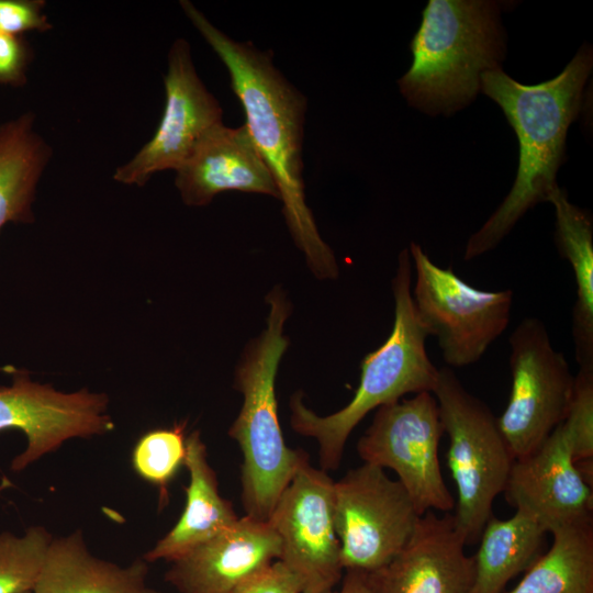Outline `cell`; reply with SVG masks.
Listing matches in <instances>:
<instances>
[{
	"mask_svg": "<svg viewBox=\"0 0 593 593\" xmlns=\"http://www.w3.org/2000/svg\"><path fill=\"white\" fill-rule=\"evenodd\" d=\"M24 593H32V592H24Z\"/></svg>",
	"mask_w": 593,
	"mask_h": 593,
	"instance_id": "obj_33",
	"label": "cell"
},
{
	"mask_svg": "<svg viewBox=\"0 0 593 593\" xmlns=\"http://www.w3.org/2000/svg\"><path fill=\"white\" fill-rule=\"evenodd\" d=\"M592 522L551 529L550 548L507 593H593Z\"/></svg>",
	"mask_w": 593,
	"mask_h": 593,
	"instance_id": "obj_23",
	"label": "cell"
},
{
	"mask_svg": "<svg viewBox=\"0 0 593 593\" xmlns=\"http://www.w3.org/2000/svg\"><path fill=\"white\" fill-rule=\"evenodd\" d=\"M592 66V48L583 45L557 77L540 83L517 82L501 67L482 74L480 90L501 107L515 131L519 160L508 194L468 239L465 260L494 249L529 209L547 202L558 187L567 132L580 112Z\"/></svg>",
	"mask_w": 593,
	"mask_h": 593,
	"instance_id": "obj_2",
	"label": "cell"
},
{
	"mask_svg": "<svg viewBox=\"0 0 593 593\" xmlns=\"http://www.w3.org/2000/svg\"><path fill=\"white\" fill-rule=\"evenodd\" d=\"M413 63L402 96L428 114H451L480 91L483 72L505 55L499 5L485 0H429L411 42Z\"/></svg>",
	"mask_w": 593,
	"mask_h": 593,
	"instance_id": "obj_5",
	"label": "cell"
},
{
	"mask_svg": "<svg viewBox=\"0 0 593 593\" xmlns=\"http://www.w3.org/2000/svg\"><path fill=\"white\" fill-rule=\"evenodd\" d=\"M266 301V327L247 344L235 370L234 388L242 394L243 403L228 430L243 455L245 515L265 522L280 494L309 462L304 451L286 444L276 396L277 371L289 346L283 328L291 304L280 287L273 288Z\"/></svg>",
	"mask_w": 593,
	"mask_h": 593,
	"instance_id": "obj_4",
	"label": "cell"
},
{
	"mask_svg": "<svg viewBox=\"0 0 593 593\" xmlns=\"http://www.w3.org/2000/svg\"><path fill=\"white\" fill-rule=\"evenodd\" d=\"M508 344L512 384L496 421L513 458L518 459L536 450L566 419L574 376L537 317L522 320Z\"/></svg>",
	"mask_w": 593,
	"mask_h": 593,
	"instance_id": "obj_9",
	"label": "cell"
},
{
	"mask_svg": "<svg viewBox=\"0 0 593 593\" xmlns=\"http://www.w3.org/2000/svg\"><path fill=\"white\" fill-rule=\"evenodd\" d=\"M175 184L188 206H205L225 191L280 199L273 177L245 124L228 127L222 122L211 127L176 170Z\"/></svg>",
	"mask_w": 593,
	"mask_h": 593,
	"instance_id": "obj_16",
	"label": "cell"
},
{
	"mask_svg": "<svg viewBox=\"0 0 593 593\" xmlns=\"http://www.w3.org/2000/svg\"><path fill=\"white\" fill-rule=\"evenodd\" d=\"M186 447L189 484L184 488L183 512L176 525L143 556L146 562H172L226 530L239 518L232 503L220 494L217 475L209 462L206 446L199 430L187 437Z\"/></svg>",
	"mask_w": 593,
	"mask_h": 593,
	"instance_id": "obj_18",
	"label": "cell"
},
{
	"mask_svg": "<svg viewBox=\"0 0 593 593\" xmlns=\"http://www.w3.org/2000/svg\"><path fill=\"white\" fill-rule=\"evenodd\" d=\"M547 202L555 206L556 244L572 267L575 302L571 313V335L579 367H593V224L591 215L572 204L557 187Z\"/></svg>",
	"mask_w": 593,
	"mask_h": 593,
	"instance_id": "obj_21",
	"label": "cell"
},
{
	"mask_svg": "<svg viewBox=\"0 0 593 593\" xmlns=\"http://www.w3.org/2000/svg\"><path fill=\"white\" fill-rule=\"evenodd\" d=\"M340 582V589L329 593H372L368 572L345 570Z\"/></svg>",
	"mask_w": 593,
	"mask_h": 593,
	"instance_id": "obj_30",
	"label": "cell"
},
{
	"mask_svg": "<svg viewBox=\"0 0 593 593\" xmlns=\"http://www.w3.org/2000/svg\"><path fill=\"white\" fill-rule=\"evenodd\" d=\"M270 524L247 515L171 562L165 581L179 593H233L258 568L280 558Z\"/></svg>",
	"mask_w": 593,
	"mask_h": 593,
	"instance_id": "obj_17",
	"label": "cell"
},
{
	"mask_svg": "<svg viewBox=\"0 0 593 593\" xmlns=\"http://www.w3.org/2000/svg\"><path fill=\"white\" fill-rule=\"evenodd\" d=\"M9 385L0 387V432L18 429L26 437L25 449L11 461L19 472L57 450L71 438L104 435L114 428L105 393L81 389L61 392L15 369Z\"/></svg>",
	"mask_w": 593,
	"mask_h": 593,
	"instance_id": "obj_12",
	"label": "cell"
},
{
	"mask_svg": "<svg viewBox=\"0 0 593 593\" xmlns=\"http://www.w3.org/2000/svg\"><path fill=\"white\" fill-rule=\"evenodd\" d=\"M506 501L533 514L547 529L593 521V492L574 460L562 422L533 452L515 459L504 489Z\"/></svg>",
	"mask_w": 593,
	"mask_h": 593,
	"instance_id": "obj_14",
	"label": "cell"
},
{
	"mask_svg": "<svg viewBox=\"0 0 593 593\" xmlns=\"http://www.w3.org/2000/svg\"><path fill=\"white\" fill-rule=\"evenodd\" d=\"M52 539L43 526L0 533V593L33 591Z\"/></svg>",
	"mask_w": 593,
	"mask_h": 593,
	"instance_id": "obj_24",
	"label": "cell"
},
{
	"mask_svg": "<svg viewBox=\"0 0 593 593\" xmlns=\"http://www.w3.org/2000/svg\"><path fill=\"white\" fill-rule=\"evenodd\" d=\"M443 435L434 394L421 392L377 409L357 443V452L365 463L393 470L421 515L448 513L455 497L438 458Z\"/></svg>",
	"mask_w": 593,
	"mask_h": 593,
	"instance_id": "obj_8",
	"label": "cell"
},
{
	"mask_svg": "<svg viewBox=\"0 0 593 593\" xmlns=\"http://www.w3.org/2000/svg\"><path fill=\"white\" fill-rule=\"evenodd\" d=\"M145 593H161V592L147 588Z\"/></svg>",
	"mask_w": 593,
	"mask_h": 593,
	"instance_id": "obj_32",
	"label": "cell"
},
{
	"mask_svg": "<svg viewBox=\"0 0 593 593\" xmlns=\"http://www.w3.org/2000/svg\"><path fill=\"white\" fill-rule=\"evenodd\" d=\"M33 57V48L24 36L0 32V85L24 86Z\"/></svg>",
	"mask_w": 593,
	"mask_h": 593,
	"instance_id": "obj_29",
	"label": "cell"
},
{
	"mask_svg": "<svg viewBox=\"0 0 593 593\" xmlns=\"http://www.w3.org/2000/svg\"><path fill=\"white\" fill-rule=\"evenodd\" d=\"M180 7L228 71L246 127L277 184L289 232L318 279H335L338 266L306 204L302 147L305 96L275 66L271 51L237 42L216 27L192 2Z\"/></svg>",
	"mask_w": 593,
	"mask_h": 593,
	"instance_id": "obj_1",
	"label": "cell"
},
{
	"mask_svg": "<svg viewBox=\"0 0 593 593\" xmlns=\"http://www.w3.org/2000/svg\"><path fill=\"white\" fill-rule=\"evenodd\" d=\"M164 86L166 101L156 132L115 169L113 179L120 183L142 187L159 171H176L200 138L222 123V108L199 77L186 38H177L169 49Z\"/></svg>",
	"mask_w": 593,
	"mask_h": 593,
	"instance_id": "obj_13",
	"label": "cell"
},
{
	"mask_svg": "<svg viewBox=\"0 0 593 593\" xmlns=\"http://www.w3.org/2000/svg\"><path fill=\"white\" fill-rule=\"evenodd\" d=\"M412 277L411 256L405 248L399 254L392 279L394 321L391 333L361 361L358 388L344 407L321 416L304 404L301 393L291 396V427L316 440L324 471L339 467L349 435L368 413L406 394L433 392L436 385L439 369L426 351L429 333L414 306Z\"/></svg>",
	"mask_w": 593,
	"mask_h": 593,
	"instance_id": "obj_3",
	"label": "cell"
},
{
	"mask_svg": "<svg viewBox=\"0 0 593 593\" xmlns=\"http://www.w3.org/2000/svg\"><path fill=\"white\" fill-rule=\"evenodd\" d=\"M52 154L31 111L0 123V231L8 223L34 222L37 186Z\"/></svg>",
	"mask_w": 593,
	"mask_h": 593,
	"instance_id": "obj_20",
	"label": "cell"
},
{
	"mask_svg": "<svg viewBox=\"0 0 593 593\" xmlns=\"http://www.w3.org/2000/svg\"><path fill=\"white\" fill-rule=\"evenodd\" d=\"M548 532L529 512L516 508L501 519L492 515L485 523L473 557V593H503L506 584L526 571L541 555Z\"/></svg>",
	"mask_w": 593,
	"mask_h": 593,
	"instance_id": "obj_22",
	"label": "cell"
},
{
	"mask_svg": "<svg viewBox=\"0 0 593 593\" xmlns=\"http://www.w3.org/2000/svg\"><path fill=\"white\" fill-rule=\"evenodd\" d=\"M15 370V367L14 366H0V373L1 372H4V373H8V374H11L13 371Z\"/></svg>",
	"mask_w": 593,
	"mask_h": 593,
	"instance_id": "obj_31",
	"label": "cell"
},
{
	"mask_svg": "<svg viewBox=\"0 0 593 593\" xmlns=\"http://www.w3.org/2000/svg\"><path fill=\"white\" fill-rule=\"evenodd\" d=\"M334 482L306 462L280 494L268 523L280 558L303 582V593H329L344 568L334 519Z\"/></svg>",
	"mask_w": 593,
	"mask_h": 593,
	"instance_id": "obj_11",
	"label": "cell"
},
{
	"mask_svg": "<svg viewBox=\"0 0 593 593\" xmlns=\"http://www.w3.org/2000/svg\"><path fill=\"white\" fill-rule=\"evenodd\" d=\"M43 0H0V32L23 36L27 32H47L53 25Z\"/></svg>",
	"mask_w": 593,
	"mask_h": 593,
	"instance_id": "obj_27",
	"label": "cell"
},
{
	"mask_svg": "<svg viewBox=\"0 0 593 593\" xmlns=\"http://www.w3.org/2000/svg\"><path fill=\"white\" fill-rule=\"evenodd\" d=\"M404 486L362 463L334 482V519L345 570L376 571L406 546L421 518Z\"/></svg>",
	"mask_w": 593,
	"mask_h": 593,
	"instance_id": "obj_10",
	"label": "cell"
},
{
	"mask_svg": "<svg viewBox=\"0 0 593 593\" xmlns=\"http://www.w3.org/2000/svg\"><path fill=\"white\" fill-rule=\"evenodd\" d=\"M184 423L170 428L153 429L136 443L132 462L144 480L153 483L165 494L167 484L174 479L187 454Z\"/></svg>",
	"mask_w": 593,
	"mask_h": 593,
	"instance_id": "obj_25",
	"label": "cell"
},
{
	"mask_svg": "<svg viewBox=\"0 0 593 593\" xmlns=\"http://www.w3.org/2000/svg\"><path fill=\"white\" fill-rule=\"evenodd\" d=\"M574 462L593 461V367H579L566 419Z\"/></svg>",
	"mask_w": 593,
	"mask_h": 593,
	"instance_id": "obj_26",
	"label": "cell"
},
{
	"mask_svg": "<svg viewBox=\"0 0 593 593\" xmlns=\"http://www.w3.org/2000/svg\"><path fill=\"white\" fill-rule=\"evenodd\" d=\"M465 548L452 514L426 512L400 553L368 572L372 593H473L474 561Z\"/></svg>",
	"mask_w": 593,
	"mask_h": 593,
	"instance_id": "obj_15",
	"label": "cell"
},
{
	"mask_svg": "<svg viewBox=\"0 0 593 593\" xmlns=\"http://www.w3.org/2000/svg\"><path fill=\"white\" fill-rule=\"evenodd\" d=\"M409 251L415 273L414 306L429 336L436 337L447 367L477 362L506 329L513 291L477 289L450 267L437 266L414 242Z\"/></svg>",
	"mask_w": 593,
	"mask_h": 593,
	"instance_id": "obj_7",
	"label": "cell"
},
{
	"mask_svg": "<svg viewBox=\"0 0 593 593\" xmlns=\"http://www.w3.org/2000/svg\"><path fill=\"white\" fill-rule=\"evenodd\" d=\"M432 393L449 440L447 465L457 490L455 527L466 546L474 545L493 515L495 499L504 492L515 459L496 416L451 368H439Z\"/></svg>",
	"mask_w": 593,
	"mask_h": 593,
	"instance_id": "obj_6",
	"label": "cell"
},
{
	"mask_svg": "<svg viewBox=\"0 0 593 593\" xmlns=\"http://www.w3.org/2000/svg\"><path fill=\"white\" fill-rule=\"evenodd\" d=\"M148 562L127 567L94 557L76 530L53 538L32 593H145Z\"/></svg>",
	"mask_w": 593,
	"mask_h": 593,
	"instance_id": "obj_19",
	"label": "cell"
},
{
	"mask_svg": "<svg viewBox=\"0 0 593 593\" xmlns=\"http://www.w3.org/2000/svg\"><path fill=\"white\" fill-rule=\"evenodd\" d=\"M233 593H303V582L294 571L277 559L245 577Z\"/></svg>",
	"mask_w": 593,
	"mask_h": 593,
	"instance_id": "obj_28",
	"label": "cell"
}]
</instances>
